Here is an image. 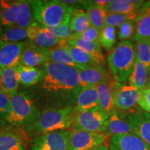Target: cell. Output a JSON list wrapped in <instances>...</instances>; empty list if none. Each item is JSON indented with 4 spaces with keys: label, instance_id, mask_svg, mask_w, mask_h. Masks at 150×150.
<instances>
[{
    "label": "cell",
    "instance_id": "33",
    "mask_svg": "<svg viewBox=\"0 0 150 150\" xmlns=\"http://www.w3.org/2000/svg\"><path fill=\"white\" fill-rule=\"evenodd\" d=\"M63 42H64L65 48L67 49L70 56H72V59L76 64L79 65H99L93 58L88 54L80 49L69 45L65 42V40H64Z\"/></svg>",
    "mask_w": 150,
    "mask_h": 150
},
{
    "label": "cell",
    "instance_id": "26",
    "mask_svg": "<svg viewBox=\"0 0 150 150\" xmlns=\"http://www.w3.org/2000/svg\"><path fill=\"white\" fill-rule=\"evenodd\" d=\"M148 70L145 65L139 61H135L132 72L129 78V85L138 89H142L146 87L148 80Z\"/></svg>",
    "mask_w": 150,
    "mask_h": 150
},
{
    "label": "cell",
    "instance_id": "39",
    "mask_svg": "<svg viewBox=\"0 0 150 150\" xmlns=\"http://www.w3.org/2000/svg\"><path fill=\"white\" fill-rule=\"evenodd\" d=\"M11 95L4 90L0 91V118L5 119L10 110Z\"/></svg>",
    "mask_w": 150,
    "mask_h": 150
},
{
    "label": "cell",
    "instance_id": "44",
    "mask_svg": "<svg viewBox=\"0 0 150 150\" xmlns=\"http://www.w3.org/2000/svg\"><path fill=\"white\" fill-rule=\"evenodd\" d=\"M3 11H4L3 7H0V20H1V16H2Z\"/></svg>",
    "mask_w": 150,
    "mask_h": 150
},
{
    "label": "cell",
    "instance_id": "38",
    "mask_svg": "<svg viewBox=\"0 0 150 150\" xmlns=\"http://www.w3.org/2000/svg\"><path fill=\"white\" fill-rule=\"evenodd\" d=\"M72 38H81L84 40L93 41L95 42H99V37H100V31L97 29L96 28L91 27L88 29L86 30L82 33H74L71 35Z\"/></svg>",
    "mask_w": 150,
    "mask_h": 150
},
{
    "label": "cell",
    "instance_id": "11",
    "mask_svg": "<svg viewBox=\"0 0 150 150\" xmlns=\"http://www.w3.org/2000/svg\"><path fill=\"white\" fill-rule=\"evenodd\" d=\"M25 42L0 41V68L16 67L20 64Z\"/></svg>",
    "mask_w": 150,
    "mask_h": 150
},
{
    "label": "cell",
    "instance_id": "24",
    "mask_svg": "<svg viewBox=\"0 0 150 150\" xmlns=\"http://www.w3.org/2000/svg\"><path fill=\"white\" fill-rule=\"evenodd\" d=\"M42 69L36 67L18 65V74L20 83L24 86L29 87L37 85L42 76Z\"/></svg>",
    "mask_w": 150,
    "mask_h": 150
},
{
    "label": "cell",
    "instance_id": "48",
    "mask_svg": "<svg viewBox=\"0 0 150 150\" xmlns=\"http://www.w3.org/2000/svg\"><path fill=\"white\" fill-rule=\"evenodd\" d=\"M149 42H150V40H149Z\"/></svg>",
    "mask_w": 150,
    "mask_h": 150
},
{
    "label": "cell",
    "instance_id": "46",
    "mask_svg": "<svg viewBox=\"0 0 150 150\" xmlns=\"http://www.w3.org/2000/svg\"><path fill=\"white\" fill-rule=\"evenodd\" d=\"M1 129H3V128H2V123L0 122V130H1Z\"/></svg>",
    "mask_w": 150,
    "mask_h": 150
},
{
    "label": "cell",
    "instance_id": "32",
    "mask_svg": "<svg viewBox=\"0 0 150 150\" xmlns=\"http://www.w3.org/2000/svg\"><path fill=\"white\" fill-rule=\"evenodd\" d=\"M70 24L72 31L76 33L86 31L92 27L87 13L81 10L74 11Z\"/></svg>",
    "mask_w": 150,
    "mask_h": 150
},
{
    "label": "cell",
    "instance_id": "14",
    "mask_svg": "<svg viewBox=\"0 0 150 150\" xmlns=\"http://www.w3.org/2000/svg\"><path fill=\"white\" fill-rule=\"evenodd\" d=\"M81 88L97 86L109 78L104 66L101 65H81L78 69Z\"/></svg>",
    "mask_w": 150,
    "mask_h": 150
},
{
    "label": "cell",
    "instance_id": "47",
    "mask_svg": "<svg viewBox=\"0 0 150 150\" xmlns=\"http://www.w3.org/2000/svg\"><path fill=\"white\" fill-rule=\"evenodd\" d=\"M0 7H2V1H0Z\"/></svg>",
    "mask_w": 150,
    "mask_h": 150
},
{
    "label": "cell",
    "instance_id": "4",
    "mask_svg": "<svg viewBox=\"0 0 150 150\" xmlns=\"http://www.w3.org/2000/svg\"><path fill=\"white\" fill-rule=\"evenodd\" d=\"M41 112L27 94L15 92L11 95L10 110L4 120L13 127L30 126L40 117Z\"/></svg>",
    "mask_w": 150,
    "mask_h": 150
},
{
    "label": "cell",
    "instance_id": "41",
    "mask_svg": "<svg viewBox=\"0 0 150 150\" xmlns=\"http://www.w3.org/2000/svg\"><path fill=\"white\" fill-rule=\"evenodd\" d=\"M110 1H104V0H95V1H92V3L99 6L106 8V6L110 3Z\"/></svg>",
    "mask_w": 150,
    "mask_h": 150
},
{
    "label": "cell",
    "instance_id": "29",
    "mask_svg": "<svg viewBox=\"0 0 150 150\" xmlns=\"http://www.w3.org/2000/svg\"><path fill=\"white\" fill-rule=\"evenodd\" d=\"M32 11L29 1L19 0V13L18 19L14 26L22 29H27L34 23Z\"/></svg>",
    "mask_w": 150,
    "mask_h": 150
},
{
    "label": "cell",
    "instance_id": "10",
    "mask_svg": "<svg viewBox=\"0 0 150 150\" xmlns=\"http://www.w3.org/2000/svg\"><path fill=\"white\" fill-rule=\"evenodd\" d=\"M136 135L150 146V113L142 109L133 110L125 117Z\"/></svg>",
    "mask_w": 150,
    "mask_h": 150
},
{
    "label": "cell",
    "instance_id": "37",
    "mask_svg": "<svg viewBox=\"0 0 150 150\" xmlns=\"http://www.w3.org/2000/svg\"><path fill=\"white\" fill-rule=\"evenodd\" d=\"M70 24V23H64L54 27L45 28L55 37L61 40H66L73 34V31L71 29Z\"/></svg>",
    "mask_w": 150,
    "mask_h": 150
},
{
    "label": "cell",
    "instance_id": "19",
    "mask_svg": "<svg viewBox=\"0 0 150 150\" xmlns=\"http://www.w3.org/2000/svg\"><path fill=\"white\" fill-rule=\"evenodd\" d=\"M67 45L83 50L91 55L97 63L101 66H104L105 63L104 56L103 55L100 43L84 40L77 38H69L65 40Z\"/></svg>",
    "mask_w": 150,
    "mask_h": 150
},
{
    "label": "cell",
    "instance_id": "3",
    "mask_svg": "<svg viewBox=\"0 0 150 150\" xmlns=\"http://www.w3.org/2000/svg\"><path fill=\"white\" fill-rule=\"evenodd\" d=\"M76 114L74 106H72L48 108L41 112L37 121L24 129L28 134L35 136L52 131L67 130L72 127Z\"/></svg>",
    "mask_w": 150,
    "mask_h": 150
},
{
    "label": "cell",
    "instance_id": "43",
    "mask_svg": "<svg viewBox=\"0 0 150 150\" xmlns=\"http://www.w3.org/2000/svg\"><path fill=\"white\" fill-rule=\"evenodd\" d=\"M3 89V83H2V79H1V68H0V91Z\"/></svg>",
    "mask_w": 150,
    "mask_h": 150
},
{
    "label": "cell",
    "instance_id": "30",
    "mask_svg": "<svg viewBox=\"0 0 150 150\" xmlns=\"http://www.w3.org/2000/svg\"><path fill=\"white\" fill-rule=\"evenodd\" d=\"M27 38V29H22L16 26L0 27V41L6 42H20Z\"/></svg>",
    "mask_w": 150,
    "mask_h": 150
},
{
    "label": "cell",
    "instance_id": "2",
    "mask_svg": "<svg viewBox=\"0 0 150 150\" xmlns=\"http://www.w3.org/2000/svg\"><path fill=\"white\" fill-rule=\"evenodd\" d=\"M33 16L43 27H54L59 24L70 23L75 8L59 0H31Z\"/></svg>",
    "mask_w": 150,
    "mask_h": 150
},
{
    "label": "cell",
    "instance_id": "20",
    "mask_svg": "<svg viewBox=\"0 0 150 150\" xmlns=\"http://www.w3.org/2000/svg\"><path fill=\"white\" fill-rule=\"evenodd\" d=\"M0 150H27L25 138L10 128L0 130Z\"/></svg>",
    "mask_w": 150,
    "mask_h": 150
},
{
    "label": "cell",
    "instance_id": "35",
    "mask_svg": "<svg viewBox=\"0 0 150 150\" xmlns=\"http://www.w3.org/2000/svg\"><path fill=\"white\" fill-rule=\"evenodd\" d=\"M138 11L131 13L129 14H119L108 13L105 20V26H110V27H119L124 22L127 21H135L138 16Z\"/></svg>",
    "mask_w": 150,
    "mask_h": 150
},
{
    "label": "cell",
    "instance_id": "13",
    "mask_svg": "<svg viewBox=\"0 0 150 150\" xmlns=\"http://www.w3.org/2000/svg\"><path fill=\"white\" fill-rule=\"evenodd\" d=\"M109 150H150V146L132 133L116 135L110 138Z\"/></svg>",
    "mask_w": 150,
    "mask_h": 150
},
{
    "label": "cell",
    "instance_id": "36",
    "mask_svg": "<svg viewBox=\"0 0 150 150\" xmlns=\"http://www.w3.org/2000/svg\"><path fill=\"white\" fill-rule=\"evenodd\" d=\"M136 33V23L134 21L124 22L118 27L117 36L120 40H130L133 39Z\"/></svg>",
    "mask_w": 150,
    "mask_h": 150
},
{
    "label": "cell",
    "instance_id": "5",
    "mask_svg": "<svg viewBox=\"0 0 150 150\" xmlns=\"http://www.w3.org/2000/svg\"><path fill=\"white\" fill-rule=\"evenodd\" d=\"M134 43L131 40L121 41L107 56V63L113 79L123 83L129 79L134 68Z\"/></svg>",
    "mask_w": 150,
    "mask_h": 150
},
{
    "label": "cell",
    "instance_id": "31",
    "mask_svg": "<svg viewBox=\"0 0 150 150\" xmlns=\"http://www.w3.org/2000/svg\"><path fill=\"white\" fill-rule=\"evenodd\" d=\"M136 60L147 67L150 74V42L149 40L136 41L134 43Z\"/></svg>",
    "mask_w": 150,
    "mask_h": 150
},
{
    "label": "cell",
    "instance_id": "40",
    "mask_svg": "<svg viewBox=\"0 0 150 150\" xmlns=\"http://www.w3.org/2000/svg\"><path fill=\"white\" fill-rule=\"evenodd\" d=\"M138 104L142 110L150 113V88L140 90Z\"/></svg>",
    "mask_w": 150,
    "mask_h": 150
},
{
    "label": "cell",
    "instance_id": "9",
    "mask_svg": "<svg viewBox=\"0 0 150 150\" xmlns=\"http://www.w3.org/2000/svg\"><path fill=\"white\" fill-rule=\"evenodd\" d=\"M140 90L127 84L115 82L113 88V101L115 108L131 111L138 104Z\"/></svg>",
    "mask_w": 150,
    "mask_h": 150
},
{
    "label": "cell",
    "instance_id": "7",
    "mask_svg": "<svg viewBox=\"0 0 150 150\" xmlns=\"http://www.w3.org/2000/svg\"><path fill=\"white\" fill-rule=\"evenodd\" d=\"M106 137L99 133L89 132L83 130H68L67 149L68 150H91L104 144Z\"/></svg>",
    "mask_w": 150,
    "mask_h": 150
},
{
    "label": "cell",
    "instance_id": "28",
    "mask_svg": "<svg viewBox=\"0 0 150 150\" xmlns=\"http://www.w3.org/2000/svg\"><path fill=\"white\" fill-rule=\"evenodd\" d=\"M86 9L92 27L102 31L105 27V20L108 15L106 8L94 4L91 1V4L88 6Z\"/></svg>",
    "mask_w": 150,
    "mask_h": 150
},
{
    "label": "cell",
    "instance_id": "45",
    "mask_svg": "<svg viewBox=\"0 0 150 150\" xmlns=\"http://www.w3.org/2000/svg\"><path fill=\"white\" fill-rule=\"evenodd\" d=\"M146 87H147V88H150V78L149 79V80H148L147 85H146Z\"/></svg>",
    "mask_w": 150,
    "mask_h": 150
},
{
    "label": "cell",
    "instance_id": "18",
    "mask_svg": "<svg viewBox=\"0 0 150 150\" xmlns=\"http://www.w3.org/2000/svg\"><path fill=\"white\" fill-rule=\"evenodd\" d=\"M136 33L132 40L134 42L150 40V1H145L138 12L135 20Z\"/></svg>",
    "mask_w": 150,
    "mask_h": 150
},
{
    "label": "cell",
    "instance_id": "21",
    "mask_svg": "<svg viewBox=\"0 0 150 150\" xmlns=\"http://www.w3.org/2000/svg\"><path fill=\"white\" fill-rule=\"evenodd\" d=\"M132 133L131 127L125 118L122 117L116 109L110 114L104 135L110 137L116 135L127 134Z\"/></svg>",
    "mask_w": 150,
    "mask_h": 150
},
{
    "label": "cell",
    "instance_id": "16",
    "mask_svg": "<svg viewBox=\"0 0 150 150\" xmlns=\"http://www.w3.org/2000/svg\"><path fill=\"white\" fill-rule=\"evenodd\" d=\"M115 82L109 77L97 86L99 108L108 115L115 110L113 101V88Z\"/></svg>",
    "mask_w": 150,
    "mask_h": 150
},
{
    "label": "cell",
    "instance_id": "12",
    "mask_svg": "<svg viewBox=\"0 0 150 150\" xmlns=\"http://www.w3.org/2000/svg\"><path fill=\"white\" fill-rule=\"evenodd\" d=\"M27 38L30 42L36 47L44 49H50L57 45L61 39L52 35L45 27L38 24L36 22L27 29Z\"/></svg>",
    "mask_w": 150,
    "mask_h": 150
},
{
    "label": "cell",
    "instance_id": "1",
    "mask_svg": "<svg viewBox=\"0 0 150 150\" xmlns=\"http://www.w3.org/2000/svg\"><path fill=\"white\" fill-rule=\"evenodd\" d=\"M37 84L38 95L51 108L73 106L81 90L78 69L61 63L47 62Z\"/></svg>",
    "mask_w": 150,
    "mask_h": 150
},
{
    "label": "cell",
    "instance_id": "22",
    "mask_svg": "<svg viewBox=\"0 0 150 150\" xmlns=\"http://www.w3.org/2000/svg\"><path fill=\"white\" fill-rule=\"evenodd\" d=\"M64 40H61L57 46L49 49V62L61 63L75 68H80L81 65L76 64L72 59V56L65 47L64 46Z\"/></svg>",
    "mask_w": 150,
    "mask_h": 150
},
{
    "label": "cell",
    "instance_id": "6",
    "mask_svg": "<svg viewBox=\"0 0 150 150\" xmlns=\"http://www.w3.org/2000/svg\"><path fill=\"white\" fill-rule=\"evenodd\" d=\"M109 116L100 108L76 112L72 128L104 134Z\"/></svg>",
    "mask_w": 150,
    "mask_h": 150
},
{
    "label": "cell",
    "instance_id": "27",
    "mask_svg": "<svg viewBox=\"0 0 150 150\" xmlns=\"http://www.w3.org/2000/svg\"><path fill=\"white\" fill-rule=\"evenodd\" d=\"M1 75L2 79L3 89L9 95L16 92L20 83L18 74V66L1 68Z\"/></svg>",
    "mask_w": 150,
    "mask_h": 150
},
{
    "label": "cell",
    "instance_id": "23",
    "mask_svg": "<svg viewBox=\"0 0 150 150\" xmlns=\"http://www.w3.org/2000/svg\"><path fill=\"white\" fill-rule=\"evenodd\" d=\"M145 2L142 0H114L110 1L106 8L108 13L129 14L139 11Z\"/></svg>",
    "mask_w": 150,
    "mask_h": 150
},
{
    "label": "cell",
    "instance_id": "34",
    "mask_svg": "<svg viewBox=\"0 0 150 150\" xmlns=\"http://www.w3.org/2000/svg\"><path fill=\"white\" fill-rule=\"evenodd\" d=\"M117 40V30L116 28L110 26H105L100 31L99 42L107 51L113 50Z\"/></svg>",
    "mask_w": 150,
    "mask_h": 150
},
{
    "label": "cell",
    "instance_id": "42",
    "mask_svg": "<svg viewBox=\"0 0 150 150\" xmlns=\"http://www.w3.org/2000/svg\"><path fill=\"white\" fill-rule=\"evenodd\" d=\"M91 150H109V148H108V146L106 145V144H102V145L93 148Z\"/></svg>",
    "mask_w": 150,
    "mask_h": 150
},
{
    "label": "cell",
    "instance_id": "25",
    "mask_svg": "<svg viewBox=\"0 0 150 150\" xmlns=\"http://www.w3.org/2000/svg\"><path fill=\"white\" fill-rule=\"evenodd\" d=\"M2 7L4 11L0 20V27L14 26L18 16L19 1H2Z\"/></svg>",
    "mask_w": 150,
    "mask_h": 150
},
{
    "label": "cell",
    "instance_id": "17",
    "mask_svg": "<svg viewBox=\"0 0 150 150\" xmlns=\"http://www.w3.org/2000/svg\"><path fill=\"white\" fill-rule=\"evenodd\" d=\"M99 108L97 86H88L81 88L79 93L74 109L76 112Z\"/></svg>",
    "mask_w": 150,
    "mask_h": 150
},
{
    "label": "cell",
    "instance_id": "8",
    "mask_svg": "<svg viewBox=\"0 0 150 150\" xmlns=\"http://www.w3.org/2000/svg\"><path fill=\"white\" fill-rule=\"evenodd\" d=\"M68 130L45 133L35 136L31 142V150H68Z\"/></svg>",
    "mask_w": 150,
    "mask_h": 150
},
{
    "label": "cell",
    "instance_id": "15",
    "mask_svg": "<svg viewBox=\"0 0 150 150\" xmlns=\"http://www.w3.org/2000/svg\"><path fill=\"white\" fill-rule=\"evenodd\" d=\"M49 62V49L40 48L32 43L25 42L22 52L20 65L29 67H36Z\"/></svg>",
    "mask_w": 150,
    "mask_h": 150
}]
</instances>
